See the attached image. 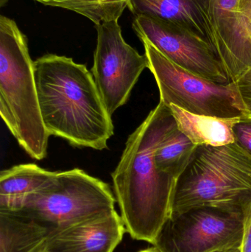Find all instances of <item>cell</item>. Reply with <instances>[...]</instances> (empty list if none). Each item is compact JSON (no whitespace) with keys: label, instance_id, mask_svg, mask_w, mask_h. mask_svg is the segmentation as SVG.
<instances>
[{"label":"cell","instance_id":"1","mask_svg":"<svg viewBox=\"0 0 251 252\" xmlns=\"http://www.w3.org/2000/svg\"><path fill=\"white\" fill-rule=\"evenodd\" d=\"M175 126L169 108L159 102L130 135L112 175L127 232L133 239L152 245L170 216L178 185L159 170L155 153Z\"/></svg>","mask_w":251,"mask_h":252},{"label":"cell","instance_id":"2","mask_svg":"<svg viewBox=\"0 0 251 252\" xmlns=\"http://www.w3.org/2000/svg\"><path fill=\"white\" fill-rule=\"evenodd\" d=\"M34 73L41 117L50 136L74 146L106 149L114 127L85 65L66 56L46 54L34 62Z\"/></svg>","mask_w":251,"mask_h":252},{"label":"cell","instance_id":"3","mask_svg":"<svg viewBox=\"0 0 251 252\" xmlns=\"http://www.w3.org/2000/svg\"><path fill=\"white\" fill-rule=\"evenodd\" d=\"M0 115L31 158L47 157L50 136L41 117L28 38L4 16H0Z\"/></svg>","mask_w":251,"mask_h":252},{"label":"cell","instance_id":"4","mask_svg":"<svg viewBox=\"0 0 251 252\" xmlns=\"http://www.w3.org/2000/svg\"><path fill=\"white\" fill-rule=\"evenodd\" d=\"M251 202V154L240 144L197 147L180 177L170 216L193 209L245 213Z\"/></svg>","mask_w":251,"mask_h":252},{"label":"cell","instance_id":"5","mask_svg":"<svg viewBox=\"0 0 251 252\" xmlns=\"http://www.w3.org/2000/svg\"><path fill=\"white\" fill-rule=\"evenodd\" d=\"M115 203L108 184L75 168L56 172L44 186L27 195L15 211L38 220L52 233L111 213Z\"/></svg>","mask_w":251,"mask_h":252},{"label":"cell","instance_id":"6","mask_svg":"<svg viewBox=\"0 0 251 252\" xmlns=\"http://www.w3.org/2000/svg\"><path fill=\"white\" fill-rule=\"evenodd\" d=\"M144 54L159 87L160 102L196 115L219 118L243 117L234 83L218 84L197 76L162 54L151 43L141 39Z\"/></svg>","mask_w":251,"mask_h":252},{"label":"cell","instance_id":"7","mask_svg":"<svg viewBox=\"0 0 251 252\" xmlns=\"http://www.w3.org/2000/svg\"><path fill=\"white\" fill-rule=\"evenodd\" d=\"M245 213L197 208L170 216L153 246L162 252H220L241 249Z\"/></svg>","mask_w":251,"mask_h":252},{"label":"cell","instance_id":"8","mask_svg":"<svg viewBox=\"0 0 251 252\" xmlns=\"http://www.w3.org/2000/svg\"><path fill=\"white\" fill-rule=\"evenodd\" d=\"M97 47L91 74L109 115L125 105L140 75L148 68L146 55L127 44L118 21L95 25Z\"/></svg>","mask_w":251,"mask_h":252},{"label":"cell","instance_id":"9","mask_svg":"<svg viewBox=\"0 0 251 252\" xmlns=\"http://www.w3.org/2000/svg\"><path fill=\"white\" fill-rule=\"evenodd\" d=\"M206 39L235 82L251 69V0H203Z\"/></svg>","mask_w":251,"mask_h":252},{"label":"cell","instance_id":"10","mask_svg":"<svg viewBox=\"0 0 251 252\" xmlns=\"http://www.w3.org/2000/svg\"><path fill=\"white\" fill-rule=\"evenodd\" d=\"M132 27L140 40H147L189 72L218 84L231 83L207 40L194 31L147 16H135Z\"/></svg>","mask_w":251,"mask_h":252},{"label":"cell","instance_id":"11","mask_svg":"<svg viewBox=\"0 0 251 252\" xmlns=\"http://www.w3.org/2000/svg\"><path fill=\"white\" fill-rule=\"evenodd\" d=\"M127 232L116 210L50 233L42 252H113Z\"/></svg>","mask_w":251,"mask_h":252},{"label":"cell","instance_id":"12","mask_svg":"<svg viewBox=\"0 0 251 252\" xmlns=\"http://www.w3.org/2000/svg\"><path fill=\"white\" fill-rule=\"evenodd\" d=\"M177 127L194 145L220 147L237 142L234 126L243 117L219 118L196 115L175 105H169Z\"/></svg>","mask_w":251,"mask_h":252},{"label":"cell","instance_id":"13","mask_svg":"<svg viewBox=\"0 0 251 252\" xmlns=\"http://www.w3.org/2000/svg\"><path fill=\"white\" fill-rule=\"evenodd\" d=\"M50 233L21 212L0 210V252H42Z\"/></svg>","mask_w":251,"mask_h":252},{"label":"cell","instance_id":"14","mask_svg":"<svg viewBox=\"0 0 251 252\" xmlns=\"http://www.w3.org/2000/svg\"><path fill=\"white\" fill-rule=\"evenodd\" d=\"M202 2L203 0H131L128 8L135 16H150L173 22L206 39Z\"/></svg>","mask_w":251,"mask_h":252},{"label":"cell","instance_id":"15","mask_svg":"<svg viewBox=\"0 0 251 252\" xmlns=\"http://www.w3.org/2000/svg\"><path fill=\"white\" fill-rule=\"evenodd\" d=\"M56 172L35 164H19L0 173V210H15L24 198L44 186Z\"/></svg>","mask_w":251,"mask_h":252},{"label":"cell","instance_id":"16","mask_svg":"<svg viewBox=\"0 0 251 252\" xmlns=\"http://www.w3.org/2000/svg\"><path fill=\"white\" fill-rule=\"evenodd\" d=\"M197 148V145H194L176 125L156 149V166L162 173L178 182Z\"/></svg>","mask_w":251,"mask_h":252},{"label":"cell","instance_id":"17","mask_svg":"<svg viewBox=\"0 0 251 252\" xmlns=\"http://www.w3.org/2000/svg\"><path fill=\"white\" fill-rule=\"evenodd\" d=\"M43 5L75 12L95 25L119 20L131 0H32Z\"/></svg>","mask_w":251,"mask_h":252},{"label":"cell","instance_id":"18","mask_svg":"<svg viewBox=\"0 0 251 252\" xmlns=\"http://www.w3.org/2000/svg\"><path fill=\"white\" fill-rule=\"evenodd\" d=\"M233 83L243 106V118L251 119V69Z\"/></svg>","mask_w":251,"mask_h":252},{"label":"cell","instance_id":"19","mask_svg":"<svg viewBox=\"0 0 251 252\" xmlns=\"http://www.w3.org/2000/svg\"><path fill=\"white\" fill-rule=\"evenodd\" d=\"M237 142L251 154V119L243 118L234 126Z\"/></svg>","mask_w":251,"mask_h":252},{"label":"cell","instance_id":"20","mask_svg":"<svg viewBox=\"0 0 251 252\" xmlns=\"http://www.w3.org/2000/svg\"><path fill=\"white\" fill-rule=\"evenodd\" d=\"M241 252H251V202L245 211L244 232Z\"/></svg>","mask_w":251,"mask_h":252},{"label":"cell","instance_id":"21","mask_svg":"<svg viewBox=\"0 0 251 252\" xmlns=\"http://www.w3.org/2000/svg\"><path fill=\"white\" fill-rule=\"evenodd\" d=\"M138 252H162L157 247L153 246V247H150V248L146 249V250H141V251Z\"/></svg>","mask_w":251,"mask_h":252},{"label":"cell","instance_id":"22","mask_svg":"<svg viewBox=\"0 0 251 252\" xmlns=\"http://www.w3.org/2000/svg\"><path fill=\"white\" fill-rule=\"evenodd\" d=\"M220 252H241V249H232V250H226V251Z\"/></svg>","mask_w":251,"mask_h":252},{"label":"cell","instance_id":"23","mask_svg":"<svg viewBox=\"0 0 251 252\" xmlns=\"http://www.w3.org/2000/svg\"><path fill=\"white\" fill-rule=\"evenodd\" d=\"M9 1H10V0H0V7H4Z\"/></svg>","mask_w":251,"mask_h":252}]
</instances>
